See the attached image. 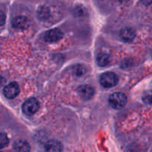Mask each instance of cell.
<instances>
[{
    "label": "cell",
    "mask_w": 152,
    "mask_h": 152,
    "mask_svg": "<svg viewBox=\"0 0 152 152\" xmlns=\"http://www.w3.org/2000/svg\"><path fill=\"white\" fill-rule=\"evenodd\" d=\"M127 103V97L122 92L113 93L109 97V104L114 109H122Z\"/></svg>",
    "instance_id": "cell-1"
},
{
    "label": "cell",
    "mask_w": 152,
    "mask_h": 152,
    "mask_svg": "<svg viewBox=\"0 0 152 152\" xmlns=\"http://www.w3.org/2000/svg\"><path fill=\"white\" fill-rule=\"evenodd\" d=\"M119 77L115 73L105 72L100 76V84L105 88H112L118 83Z\"/></svg>",
    "instance_id": "cell-2"
},
{
    "label": "cell",
    "mask_w": 152,
    "mask_h": 152,
    "mask_svg": "<svg viewBox=\"0 0 152 152\" xmlns=\"http://www.w3.org/2000/svg\"><path fill=\"white\" fill-rule=\"evenodd\" d=\"M39 108V103L36 98H30L24 102L22 105V111L27 116H32Z\"/></svg>",
    "instance_id": "cell-3"
},
{
    "label": "cell",
    "mask_w": 152,
    "mask_h": 152,
    "mask_svg": "<svg viewBox=\"0 0 152 152\" xmlns=\"http://www.w3.org/2000/svg\"><path fill=\"white\" fill-rule=\"evenodd\" d=\"M63 37V33L58 28H53L47 31L45 34V40L49 43L57 42Z\"/></svg>",
    "instance_id": "cell-4"
},
{
    "label": "cell",
    "mask_w": 152,
    "mask_h": 152,
    "mask_svg": "<svg viewBox=\"0 0 152 152\" xmlns=\"http://www.w3.org/2000/svg\"><path fill=\"white\" fill-rule=\"evenodd\" d=\"M77 93L83 100H90L94 95V88L89 85H83L77 88Z\"/></svg>",
    "instance_id": "cell-5"
},
{
    "label": "cell",
    "mask_w": 152,
    "mask_h": 152,
    "mask_svg": "<svg viewBox=\"0 0 152 152\" xmlns=\"http://www.w3.org/2000/svg\"><path fill=\"white\" fill-rule=\"evenodd\" d=\"M3 94L8 99H13L19 94V86L18 83L13 82L9 83L3 89Z\"/></svg>",
    "instance_id": "cell-6"
},
{
    "label": "cell",
    "mask_w": 152,
    "mask_h": 152,
    "mask_svg": "<svg viewBox=\"0 0 152 152\" xmlns=\"http://www.w3.org/2000/svg\"><path fill=\"white\" fill-rule=\"evenodd\" d=\"M45 152H62L63 145L56 140H50L45 144Z\"/></svg>",
    "instance_id": "cell-7"
},
{
    "label": "cell",
    "mask_w": 152,
    "mask_h": 152,
    "mask_svg": "<svg viewBox=\"0 0 152 152\" xmlns=\"http://www.w3.org/2000/svg\"><path fill=\"white\" fill-rule=\"evenodd\" d=\"M12 25L18 30H25L29 26V21L25 16H16L12 22Z\"/></svg>",
    "instance_id": "cell-8"
},
{
    "label": "cell",
    "mask_w": 152,
    "mask_h": 152,
    "mask_svg": "<svg viewBox=\"0 0 152 152\" xmlns=\"http://www.w3.org/2000/svg\"><path fill=\"white\" fill-rule=\"evenodd\" d=\"M120 37L122 39L126 42H131L134 39L135 32L132 28H123L120 31Z\"/></svg>",
    "instance_id": "cell-9"
},
{
    "label": "cell",
    "mask_w": 152,
    "mask_h": 152,
    "mask_svg": "<svg viewBox=\"0 0 152 152\" xmlns=\"http://www.w3.org/2000/svg\"><path fill=\"white\" fill-rule=\"evenodd\" d=\"M13 148L16 152H30L31 147L28 142L25 140H19L15 142L13 145Z\"/></svg>",
    "instance_id": "cell-10"
},
{
    "label": "cell",
    "mask_w": 152,
    "mask_h": 152,
    "mask_svg": "<svg viewBox=\"0 0 152 152\" xmlns=\"http://www.w3.org/2000/svg\"><path fill=\"white\" fill-rule=\"evenodd\" d=\"M96 62L99 66L105 67L108 65L110 62V56L106 53H99L96 56Z\"/></svg>",
    "instance_id": "cell-11"
},
{
    "label": "cell",
    "mask_w": 152,
    "mask_h": 152,
    "mask_svg": "<svg viewBox=\"0 0 152 152\" xmlns=\"http://www.w3.org/2000/svg\"><path fill=\"white\" fill-rule=\"evenodd\" d=\"M49 10L48 8L45 7H40L39 10H38V14L39 16L40 17V19H45L48 17V15H49Z\"/></svg>",
    "instance_id": "cell-12"
},
{
    "label": "cell",
    "mask_w": 152,
    "mask_h": 152,
    "mask_svg": "<svg viewBox=\"0 0 152 152\" xmlns=\"http://www.w3.org/2000/svg\"><path fill=\"white\" fill-rule=\"evenodd\" d=\"M86 72V69H85L84 66H82V65H76L74 68V73L75 74V75L77 76H81L83 75L84 73Z\"/></svg>",
    "instance_id": "cell-13"
},
{
    "label": "cell",
    "mask_w": 152,
    "mask_h": 152,
    "mask_svg": "<svg viewBox=\"0 0 152 152\" xmlns=\"http://www.w3.org/2000/svg\"><path fill=\"white\" fill-rule=\"evenodd\" d=\"M0 142H1V148H3L8 144L9 140L7 138V135L4 133L1 134V138H0Z\"/></svg>",
    "instance_id": "cell-14"
},
{
    "label": "cell",
    "mask_w": 152,
    "mask_h": 152,
    "mask_svg": "<svg viewBox=\"0 0 152 152\" xmlns=\"http://www.w3.org/2000/svg\"><path fill=\"white\" fill-rule=\"evenodd\" d=\"M144 102L148 104L152 103V92H148L147 94H145L143 96Z\"/></svg>",
    "instance_id": "cell-15"
},
{
    "label": "cell",
    "mask_w": 152,
    "mask_h": 152,
    "mask_svg": "<svg viewBox=\"0 0 152 152\" xmlns=\"http://www.w3.org/2000/svg\"><path fill=\"white\" fill-rule=\"evenodd\" d=\"M0 16H1V19H0V24L1 25H3L4 24V22H5V15L3 13L2 11H1L0 13Z\"/></svg>",
    "instance_id": "cell-16"
}]
</instances>
